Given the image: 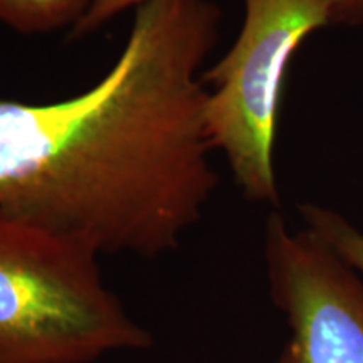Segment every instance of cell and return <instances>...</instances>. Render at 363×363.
Listing matches in <instances>:
<instances>
[{
	"label": "cell",
	"instance_id": "obj_1",
	"mask_svg": "<svg viewBox=\"0 0 363 363\" xmlns=\"http://www.w3.org/2000/svg\"><path fill=\"white\" fill-rule=\"evenodd\" d=\"M219 26L211 0H147L88 89L0 99V212L98 256L179 247L219 182L199 78Z\"/></svg>",
	"mask_w": 363,
	"mask_h": 363
},
{
	"label": "cell",
	"instance_id": "obj_2",
	"mask_svg": "<svg viewBox=\"0 0 363 363\" xmlns=\"http://www.w3.org/2000/svg\"><path fill=\"white\" fill-rule=\"evenodd\" d=\"M98 254L0 212V363H94L152 347Z\"/></svg>",
	"mask_w": 363,
	"mask_h": 363
},
{
	"label": "cell",
	"instance_id": "obj_3",
	"mask_svg": "<svg viewBox=\"0 0 363 363\" xmlns=\"http://www.w3.org/2000/svg\"><path fill=\"white\" fill-rule=\"evenodd\" d=\"M331 24L330 0H244V22L225 56L202 76L211 145L254 202H279L274 142L286 69L308 35Z\"/></svg>",
	"mask_w": 363,
	"mask_h": 363
},
{
	"label": "cell",
	"instance_id": "obj_4",
	"mask_svg": "<svg viewBox=\"0 0 363 363\" xmlns=\"http://www.w3.org/2000/svg\"><path fill=\"white\" fill-rule=\"evenodd\" d=\"M272 303L289 338L276 363H363V278L310 230L272 212L264 230Z\"/></svg>",
	"mask_w": 363,
	"mask_h": 363
},
{
	"label": "cell",
	"instance_id": "obj_5",
	"mask_svg": "<svg viewBox=\"0 0 363 363\" xmlns=\"http://www.w3.org/2000/svg\"><path fill=\"white\" fill-rule=\"evenodd\" d=\"M83 0H0V22L21 34H45L74 27Z\"/></svg>",
	"mask_w": 363,
	"mask_h": 363
},
{
	"label": "cell",
	"instance_id": "obj_6",
	"mask_svg": "<svg viewBox=\"0 0 363 363\" xmlns=\"http://www.w3.org/2000/svg\"><path fill=\"white\" fill-rule=\"evenodd\" d=\"M299 216L306 230L323 240L363 278V230L340 212L318 203H301Z\"/></svg>",
	"mask_w": 363,
	"mask_h": 363
},
{
	"label": "cell",
	"instance_id": "obj_7",
	"mask_svg": "<svg viewBox=\"0 0 363 363\" xmlns=\"http://www.w3.org/2000/svg\"><path fill=\"white\" fill-rule=\"evenodd\" d=\"M147 0H83V11L72 33L83 35L108 24L116 16L126 11H135Z\"/></svg>",
	"mask_w": 363,
	"mask_h": 363
},
{
	"label": "cell",
	"instance_id": "obj_8",
	"mask_svg": "<svg viewBox=\"0 0 363 363\" xmlns=\"http://www.w3.org/2000/svg\"><path fill=\"white\" fill-rule=\"evenodd\" d=\"M331 24L362 26L363 0H330Z\"/></svg>",
	"mask_w": 363,
	"mask_h": 363
}]
</instances>
